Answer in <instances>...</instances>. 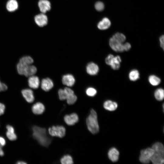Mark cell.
Returning a JSON list of instances; mask_svg holds the SVG:
<instances>
[{
  "label": "cell",
  "instance_id": "obj_3",
  "mask_svg": "<svg viewBox=\"0 0 164 164\" xmlns=\"http://www.w3.org/2000/svg\"><path fill=\"white\" fill-rule=\"evenodd\" d=\"M86 123L87 128L91 133L95 134L99 132V128L97 114L94 109L91 110L90 113L86 119Z\"/></svg>",
  "mask_w": 164,
  "mask_h": 164
},
{
  "label": "cell",
  "instance_id": "obj_15",
  "mask_svg": "<svg viewBox=\"0 0 164 164\" xmlns=\"http://www.w3.org/2000/svg\"><path fill=\"white\" fill-rule=\"evenodd\" d=\"M62 81L63 84L68 87H72L75 83V79L72 74H67L63 77Z\"/></svg>",
  "mask_w": 164,
  "mask_h": 164
},
{
  "label": "cell",
  "instance_id": "obj_2",
  "mask_svg": "<svg viewBox=\"0 0 164 164\" xmlns=\"http://www.w3.org/2000/svg\"><path fill=\"white\" fill-rule=\"evenodd\" d=\"M152 148L154 150V153L151 161L154 164H163L164 148L163 145L160 142H156L152 145Z\"/></svg>",
  "mask_w": 164,
  "mask_h": 164
},
{
  "label": "cell",
  "instance_id": "obj_12",
  "mask_svg": "<svg viewBox=\"0 0 164 164\" xmlns=\"http://www.w3.org/2000/svg\"><path fill=\"white\" fill-rule=\"evenodd\" d=\"M53 86L52 80L50 78H47L43 79L41 82V87L45 91H48Z\"/></svg>",
  "mask_w": 164,
  "mask_h": 164
},
{
  "label": "cell",
  "instance_id": "obj_10",
  "mask_svg": "<svg viewBox=\"0 0 164 164\" xmlns=\"http://www.w3.org/2000/svg\"><path fill=\"white\" fill-rule=\"evenodd\" d=\"M22 95L26 101L29 103L33 102L34 97L32 91L30 89H23L21 91Z\"/></svg>",
  "mask_w": 164,
  "mask_h": 164
},
{
  "label": "cell",
  "instance_id": "obj_23",
  "mask_svg": "<svg viewBox=\"0 0 164 164\" xmlns=\"http://www.w3.org/2000/svg\"><path fill=\"white\" fill-rule=\"evenodd\" d=\"M128 77L131 81H136L140 77L139 71L136 69L132 70L129 73Z\"/></svg>",
  "mask_w": 164,
  "mask_h": 164
},
{
  "label": "cell",
  "instance_id": "obj_4",
  "mask_svg": "<svg viewBox=\"0 0 164 164\" xmlns=\"http://www.w3.org/2000/svg\"><path fill=\"white\" fill-rule=\"evenodd\" d=\"M16 69L19 74L27 77L35 75L37 71L36 67L33 65H26L19 62L17 65Z\"/></svg>",
  "mask_w": 164,
  "mask_h": 164
},
{
  "label": "cell",
  "instance_id": "obj_29",
  "mask_svg": "<svg viewBox=\"0 0 164 164\" xmlns=\"http://www.w3.org/2000/svg\"><path fill=\"white\" fill-rule=\"evenodd\" d=\"M77 99V96L73 93L67 95L66 100L68 104L71 105L76 102Z\"/></svg>",
  "mask_w": 164,
  "mask_h": 164
},
{
  "label": "cell",
  "instance_id": "obj_18",
  "mask_svg": "<svg viewBox=\"0 0 164 164\" xmlns=\"http://www.w3.org/2000/svg\"><path fill=\"white\" fill-rule=\"evenodd\" d=\"M111 25V22L110 20L108 18L105 17L99 22L97 26L99 29L104 30L109 28Z\"/></svg>",
  "mask_w": 164,
  "mask_h": 164
},
{
  "label": "cell",
  "instance_id": "obj_30",
  "mask_svg": "<svg viewBox=\"0 0 164 164\" xmlns=\"http://www.w3.org/2000/svg\"><path fill=\"white\" fill-rule=\"evenodd\" d=\"M86 92V94L88 96L93 97L96 94L97 91L95 88L90 87L87 89Z\"/></svg>",
  "mask_w": 164,
  "mask_h": 164
},
{
  "label": "cell",
  "instance_id": "obj_21",
  "mask_svg": "<svg viewBox=\"0 0 164 164\" xmlns=\"http://www.w3.org/2000/svg\"><path fill=\"white\" fill-rule=\"evenodd\" d=\"M103 106L104 108L107 110L114 111L117 109L118 104L115 102L111 100H107L104 103Z\"/></svg>",
  "mask_w": 164,
  "mask_h": 164
},
{
  "label": "cell",
  "instance_id": "obj_37",
  "mask_svg": "<svg viewBox=\"0 0 164 164\" xmlns=\"http://www.w3.org/2000/svg\"><path fill=\"white\" fill-rule=\"evenodd\" d=\"M159 42L160 44V46L161 47L162 49L163 50H164V35H162L161 36L159 37Z\"/></svg>",
  "mask_w": 164,
  "mask_h": 164
},
{
  "label": "cell",
  "instance_id": "obj_24",
  "mask_svg": "<svg viewBox=\"0 0 164 164\" xmlns=\"http://www.w3.org/2000/svg\"><path fill=\"white\" fill-rule=\"evenodd\" d=\"M148 80L150 84L153 86L158 85L161 81L159 77L154 75H150L149 77Z\"/></svg>",
  "mask_w": 164,
  "mask_h": 164
},
{
  "label": "cell",
  "instance_id": "obj_40",
  "mask_svg": "<svg viewBox=\"0 0 164 164\" xmlns=\"http://www.w3.org/2000/svg\"><path fill=\"white\" fill-rule=\"evenodd\" d=\"M2 146L0 145V156H3L4 155V152L2 150Z\"/></svg>",
  "mask_w": 164,
  "mask_h": 164
},
{
  "label": "cell",
  "instance_id": "obj_9",
  "mask_svg": "<svg viewBox=\"0 0 164 164\" xmlns=\"http://www.w3.org/2000/svg\"><path fill=\"white\" fill-rule=\"evenodd\" d=\"M64 119L67 124L69 125H73L78 122L79 117L77 114L73 113L65 115Z\"/></svg>",
  "mask_w": 164,
  "mask_h": 164
},
{
  "label": "cell",
  "instance_id": "obj_19",
  "mask_svg": "<svg viewBox=\"0 0 164 164\" xmlns=\"http://www.w3.org/2000/svg\"><path fill=\"white\" fill-rule=\"evenodd\" d=\"M7 131L6 135L8 138L11 141H14L16 139L17 137L14 132L13 127L9 125H8L6 127Z\"/></svg>",
  "mask_w": 164,
  "mask_h": 164
},
{
  "label": "cell",
  "instance_id": "obj_7",
  "mask_svg": "<svg viewBox=\"0 0 164 164\" xmlns=\"http://www.w3.org/2000/svg\"><path fill=\"white\" fill-rule=\"evenodd\" d=\"M109 45L111 48L115 52H122L124 51L123 43L118 42L112 37L109 39Z\"/></svg>",
  "mask_w": 164,
  "mask_h": 164
},
{
  "label": "cell",
  "instance_id": "obj_1",
  "mask_svg": "<svg viewBox=\"0 0 164 164\" xmlns=\"http://www.w3.org/2000/svg\"><path fill=\"white\" fill-rule=\"evenodd\" d=\"M33 138L39 143L45 147H48L51 143L52 139L47 135L46 130L37 126L32 128Z\"/></svg>",
  "mask_w": 164,
  "mask_h": 164
},
{
  "label": "cell",
  "instance_id": "obj_42",
  "mask_svg": "<svg viewBox=\"0 0 164 164\" xmlns=\"http://www.w3.org/2000/svg\"><path fill=\"white\" fill-rule=\"evenodd\" d=\"M1 82V81L0 80V83Z\"/></svg>",
  "mask_w": 164,
  "mask_h": 164
},
{
  "label": "cell",
  "instance_id": "obj_5",
  "mask_svg": "<svg viewBox=\"0 0 164 164\" xmlns=\"http://www.w3.org/2000/svg\"><path fill=\"white\" fill-rule=\"evenodd\" d=\"M153 153L154 150L152 148H149L142 150L139 159L140 162L145 164L149 163Z\"/></svg>",
  "mask_w": 164,
  "mask_h": 164
},
{
  "label": "cell",
  "instance_id": "obj_38",
  "mask_svg": "<svg viewBox=\"0 0 164 164\" xmlns=\"http://www.w3.org/2000/svg\"><path fill=\"white\" fill-rule=\"evenodd\" d=\"M5 106L2 103H0V115L3 114L5 112Z\"/></svg>",
  "mask_w": 164,
  "mask_h": 164
},
{
  "label": "cell",
  "instance_id": "obj_31",
  "mask_svg": "<svg viewBox=\"0 0 164 164\" xmlns=\"http://www.w3.org/2000/svg\"><path fill=\"white\" fill-rule=\"evenodd\" d=\"M104 3L100 1H98L96 3L95 5V8L98 11H101L104 9Z\"/></svg>",
  "mask_w": 164,
  "mask_h": 164
},
{
  "label": "cell",
  "instance_id": "obj_11",
  "mask_svg": "<svg viewBox=\"0 0 164 164\" xmlns=\"http://www.w3.org/2000/svg\"><path fill=\"white\" fill-rule=\"evenodd\" d=\"M39 9L42 13H45L51 9V4L48 0H39L38 2Z\"/></svg>",
  "mask_w": 164,
  "mask_h": 164
},
{
  "label": "cell",
  "instance_id": "obj_8",
  "mask_svg": "<svg viewBox=\"0 0 164 164\" xmlns=\"http://www.w3.org/2000/svg\"><path fill=\"white\" fill-rule=\"evenodd\" d=\"M34 21L38 26L39 27H43L47 25L48 22V18L44 13H41L35 16Z\"/></svg>",
  "mask_w": 164,
  "mask_h": 164
},
{
  "label": "cell",
  "instance_id": "obj_27",
  "mask_svg": "<svg viewBox=\"0 0 164 164\" xmlns=\"http://www.w3.org/2000/svg\"><path fill=\"white\" fill-rule=\"evenodd\" d=\"M112 37L116 41L121 43H123L126 39V37L124 34L119 32L115 33Z\"/></svg>",
  "mask_w": 164,
  "mask_h": 164
},
{
  "label": "cell",
  "instance_id": "obj_32",
  "mask_svg": "<svg viewBox=\"0 0 164 164\" xmlns=\"http://www.w3.org/2000/svg\"><path fill=\"white\" fill-rule=\"evenodd\" d=\"M58 94L59 98L60 100H66L67 95L64 89H59L58 91Z\"/></svg>",
  "mask_w": 164,
  "mask_h": 164
},
{
  "label": "cell",
  "instance_id": "obj_20",
  "mask_svg": "<svg viewBox=\"0 0 164 164\" xmlns=\"http://www.w3.org/2000/svg\"><path fill=\"white\" fill-rule=\"evenodd\" d=\"M108 155L110 160L113 162H116L118 159L119 152L115 148H112L109 150Z\"/></svg>",
  "mask_w": 164,
  "mask_h": 164
},
{
  "label": "cell",
  "instance_id": "obj_17",
  "mask_svg": "<svg viewBox=\"0 0 164 164\" xmlns=\"http://www.w3.org/2000/svg\"><path fill=\"white\" fill-rule=\"evenodd\" d=\"M18 7V3L16 0H9L6 4V9L10 12L15 11Z\"/></svg>",
  "mask_w": 164,
  "mask_h": 164
},
{
  "label": "cell",
  "instance_id": "obj_39",
  "mask_svg": "<svg viewBox=\"0 0 164 164\" xmlns=\"http://www.w3.org/2000/svg\"><path fill=\"white\" fill-rule=\"evenodd\" d=\"M6 144L5 139L3 137L0 136V145L2 146H4Z\"/></svg>",
  "mask_w": 164,
  "mask_h": 164
},
{
  "label": "cell",
  "instance_id": "obj_28",
  "mask_svg": "<svg viewBox=\"0 0 164 164\" xmlns=\"http://www.w3.org/2000/svg\"><path fill=\"white\" fill-rule=\"evenodd\" d=\"M60 162L62 164H72L73 163L72 157L69 155L63 156L60 159Z\"/></svg>",
  "mask_w": 164,
  "mask_h": 164
},
{
  "label": "cell",
  "instance_id": "obj_35",
  "mask_svg": "<svg viewBox=\"0 0 164 164\" xmlns=\"http://www.w3.org/2000/svg\"><path fill=\"white\" fill-rule=\"evenodd\" d=\"M7 89L8 87L5 84L2 82L0 83V92L5 91Z\"/></svg>",
  "mask_w": 164,
  "mask_h": 164
},
{
  "label": "cell",
  "instance_id": "obj_13",
  "mask_svg": "<svg viewBox=\"0 0 164 164\" xmlns=\"http://www.w3.org/2000/svg\"><path fill=\"white\" fill-rule=\"evenodd\" d=\"M28 84L29 87L34 89L38 88L39 85L40 81L39 77L35 75L29 77Z\"/></svg>",
  "mask_w": 164,
  "mask_h": 164
},
{
  "label": "cell",
  "instance_id": "obj_26",
  "mask_svg": "<svg viewBox=\"0 0 164 164\" xmlns=\"http://www.w3.org/2000/svg\"><path fill=\"white\" fill-rule=\"evenodd\" d=\"M154 96L155 99L159 101L162 100L164 97V91L162 88L157 89L154 92Z\"/></svg>",
  "mask_w": 164,
  "mask_h": 164
},
{
  "label": "cell",
  "instance_id": "obj_22",
  "mask_svg": "<svg viewBox=\"0 0 164 164\" xmlns=\"http://www.w3.org/2000/svg\"><path fill=\"white\" fill-rule=\"evenodd\" d=\"M121 61V59L120 56L118 55L114 56L110 66L113 70H118L120 67Z\"/></svg>",
  "mask_w": 164,
  "mask_h": 164
},
{
  "label": "cell",
  "instance_id": "obj_25",
  "mask_svg": "<svg viewBox=\"0 0 164 164\" xmlns=\"http://www.w3.org/2000/svg\"><path fill=\"white\" fill-rule=\"evenodd\" d=\"M33 60L32 57L28 56L22 57L19 60V62L26 65L32 64L33 62Z\"/></svg>",
  "mask_w": 164,
  "mask_h": 164
},
{
  "label": "cell",
  "instance_id": "obj_34",
  "mask_svg": "<svg viewBox=\"0 0 164 164\" xmlns=\"http://www.w3.org/2000/svg\"><path fill=\"white\" fill-rule=\"evenodd\" d=\"M123 45L124 50L125 51L129 50L131 47L130 44L128 42L123 43Z\"/></svg>",
  "mask_w": 164,
  "mask_h": 164
},
{
  "label": "cell",
  "instance_id": "obj_14",
  "mask_svg": "<svg viewBox=\"0 0 164 164\" xmlns=\"http://www.w3.org/2000/svg\"><path fill=\"white\" fill-rule=\"evenodd\" d=\"M99 70V68L98 65L93 62L89 63L86 67V71L87 73L91 75L97 74Z\"/></svg>",
  "mask_w": 164,
  "mask_h": 164
},
{
  "label": "cell",
  "instance_id": "obj_6",
  "mask_svg": "<svg viewBox=\"0 0 164 164\" xmlns=\"http://www.w3.org/2000/svg\"><path fill=\"white\" fill-rule=\"evenodd\" d=\"M50 135L52 136L63 138L65 134L66 129L63 126H53L48 129Z\"/></svg>",
  "mask_w": 164,
  "mask_h": 164
},
{
  "label": "cell",
  "instance_id": "obj_41",
  "mask_svg": "<svg viewBox=\"0 0 164 164\" xmlns=\"http://www.w3.org/2000/svg\"><path fill=\"white\" fill-rule=\"evenodd\" d=\"M17 164H26L27 163L23 161H18L16 163Z\"/></svg>",
  "mask_w": 164,
  "mask_h": 164
},
{
  "label": "cell",
  "instance_id": "obj_16",
  "mask_svg": "<svg viewBox=\"0 0 164 164\" xmlns=\"http://www.w3.org/2000/svg\"><path fill=\"white\" fill-rule=\"evenodd\" d=\"M45 107L41 103L37 102L32 106V110L33 113L36 114H40L44 111Z\"/></svg>",
  "mask_w": 164,
  "mask_h": 164
},
{
  "label": "cell",
  "instance_id": "obj_33",
  "mask_svg": "<svg viewBox=\"0 0 164 164\" xmlns=\"http://www.w3.org/2000/svg\"><path fill=\"white\" fill-rule=\"evenodd\" d=\"M114 56L113 54H109L105 59V62L106 64L110 66Z\"/></svg>",
  "mask_w": 164,
  "mask_h": 164
},
{
  "label": "cell",
  "instance_id": "obj_36",
  "mask_svg": "<svg viewBox=\"0 0 164 164\" xmlns=\"http://www.w3.org/2000/svg\"><path fill=\"white\" fill-rule=\"evenodd\" d=\"M63 89L66 94L67 96L68 95L74 93L73 91L69 87H66Z\"/></svg>",
  "mask_w": 164,
  "mask_h": 164
}]
</instances>
